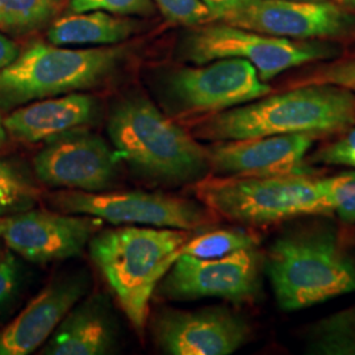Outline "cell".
<instances>
[{
  "label": "cell",
  "mask_w": 355,
  "mask_h": 355,
  "mask_svg": "<svg viewBox=\"0 0 355 355\" xmlns=\"http://www.w3.org/2000/svg\"><path fill=\"white\" fill-rule=\"evenodd\" d=\"M354 123L353 91L313 83L211 114L193 127L192 136L215 142L295 133L318 136Z\"/></svg>",
  "instance_id": "1"
},
{
  "label": "cell",
  "mask_w": 355,
  "mask_h": 355,
  "mask_svg": "<svg viewBox=\"0 0 355 355\" xmlns=\"http://www.w3.org/2000/svg\"><path fill=\"white\" fill-rule=\"evenodd\" d=\"M265 270L283 311H299L355 292V261L336 230L309 224L279 236Z\"/></svg>",
  "instance_id": "2"
},
{
  "label": "cell",
  "mask_w": 355,
  "mask_h": 355,
  "mask_svg": "<svg viewBox=\"0 0 355 355\" xmlns=\"http://www.w3.org/2000/svg\"><path fill=\"white\" fill-rule=\"evenodd\" d=\"M107 130L129 167L154 183H196L211 171L207 148L142 96L117 103Z\"/></svg>",
  "instance_id": "3"
},
{
  "label": "cell",
  "mask_w": 355,
  "mask_h": 355,
  "mask_svg": "<svg viewBox=\"0 0 355 355\" xmlns=\"http://www.w3.org/2000/svg\"><path fill=\"white\" fill-rule=\"evenodd\" d=\"M192 230L173 228L105 229L94 234L89 255L140 334L158 283L174 265Z\"/></svg>",
  "instance_id": "4"
},
{
  "label": "cell",
  "mask_w": 355,
  "mask_h": 355,
  "mask_svg": "<svg viewBox=\"0 0 355 355\" xmlns=\"http://www.w3.org/2000/svg\"><path fill=\"white\" fill-rule=\"evenodd\" d=\"M125 54L123 48L67 49L36 42L0 70V110L99 86Z\"/></svg>",
  "instance_id": "5"
},
{
  "label": "cell",
  "mask_w": 355,
  "mask_h": 355,
  "mask_svg": "<svg viewBox=\"0 0 355 355\" xmlns=\"http://www.w3.org/2000/svg\"><path fill=\"white\" fill-rule=\"evenodd\" d=\"M196 198L212 212L245 225H270L297 216L329 214L318 179L205 177L193 183Z\"/></svg>",
  "instance_id": "6"
},
{
  "label": "cell",
  "mask_w": 355,
  "mask_h": 355,
  "mask_svg": "<svg viewBox=\"0 0 355 355\" xmlns=\"http://www.w3.org/2000/svg\"><path fill=\"white\" fill-rule=\"evenodd\" d=\"M180 54L196 64L223 58L246 60L267 82L292 67L330 60L338 51L320 41L274 37L240 26L216 24L193 31L182 42Z\"/></svg>",
  "instance_id": "7"
},
{
  "label": "cell",
  "mask_w": 355,
  "mask_h": 355,
  "mask_svg": "<svg viewBox=\"0 0 355 355\" xmlns=\"http://www.w3.org/2000/svg\"><path fill=\"white\" fill-rule=\"evenodd\" d=\"M257 69L246 60L223 58L198 67L164 73L158 80L161 102L171 114H214L270 94Z\"/></svg>",
  "instance_id": "8"
},
{
  "label": "cell",
  "mask_w": 355,
  "mask_h": 355,
  "mask_svg": "<svg viewBox=\"0 0 355 355\" xmlns=\"http://www.w3.org/2000/svg\"><path fill=\"white\" fill-rule=\"evenodd\" d=\"M51 202L64 214L94 216L114 225H149L193 232L212 223L211 211L203 205L178 196L142 191H58L51 195Z\"/></svg>",
  "instance_id": "9"
},
{
  "label": "cell",
  "mask_w": 355,
  "mask_h": 355,
  "mask_svg": "<svg viewBox=\"0 0 355 355\" xmlns=\"http://www.w3.org/2000/svg\"><path fill=\"white\" fill-rule=\"evenodd\" d=\"M263 263L257 248L216 259L180 254L157 290L175 302L220 297L236 304L248 303L259 295Z\"/></svg>",
  "instance_id": "10"
},
{
  "label": "cell",
  "mask_w": 355,
  "mask_h": 355,
  "mask_svg": "<svg viewBox=\"0 0 355 355\" xmlns=\"http://www.w3.org/2000/svg\"><path fill=\"white\" fill-rule=\"evenodd\" d=\"M120 157L101 136L79 127L46 141L33 166L38 179L51 187L99 192L119 177Z\"/></svg>",
  "instance_id": "11"
},
{
  "label": "cell",
  "mask_w": 355,
  "mask_h": 355,
  "mask_svg": "<svg viewBox=\"0 0 355 355\" xmlns=\"http://www.w3.org/2000/svg\"><path fill=\"white\" fill-rule=\"evenodd\" d=\"M250 331L248 321L225 306L161 309L153 321L155 343L170 355L232 354L249 341Z\"/></svg>",
  "instance_id": "12"
},
{
  "label": "cell",
  "mask_w": 355,
  "mask_h": 355,
  "mask_svg": "<svg viewBox=\"0 0 355 355\" xmlns=\"http://www.w3.org/2000/svg\"><path fill=\"white\" fill-rule=\"evenodd\" d=\"M223 21L267 36L291 40L337 37L355 29L353 15L325 0H248Z\"/></svg>",
  "instance_id": "13"
},
{
  "label": "cell",
  "mask_w": 355,
  "mask_h": 355,
  "mask_svg": "<svg viewBox=\"0 0 355 355\" xmlns=\"http://www.w3.org/2000/svg\"><path fill=\"white\" fill-rule=\"evenodd\" d=\"M102 224L94 216L24 211L7 217L1 236L15 253L46 263L80 255Z\"/></svg>",
  "instance_id": "14"
},
{
  "label": "cell",
  "mask_w": 355,
  "mask_h": 355,
  "mask_svg": "<svg viewBox=\"0 0 355 355\" xmlns=\"http://www.w3.org/2000/svg\"><path fill=\"white\" fill-rule=\"evenodd\" d=\"M315 139L316 135L295 133L217 141L207 148L211 171L220 177H312L306 154Z\"/></svg>",
  "instance_id": "15"
},
{
  "label": "cell",
  "mask_w": 355,
  "mask_h": 355,
  "mask_svg": "<svg viewBox=\"0 0 355 355\" xmlns=\"http://www.w3.org/2000/svg\"><path fill=\"white\" fill-rule=\"evenodd\" d=\"M87 288L89 280L80 274L53 280L12 322L0 330V355H28L37 350L87 293Z\"/></svg>",
  "instance_id": "16"
},
{
  "label": "cell",
  "mask_w": 355,
  "mask_h": 355,
  "mask_svg": "<svg viewBox=\"0 0 355 355\" xmlns=\"http://www.w3.org/2000/svg\"><path fill=\"white\" fill-rule=\"evenodd\" d=\"M96 111L92 96L70 92L15 110L3 120V125L13 139L36 144L89 124Z\"/></svg>",
  "instance_id": "17"
},
{
  "label": "cell",
  "mask_w": 355,
  "mask_h": 355,
  "mask_svg": "<svg viewBox=\"0 0 355 355\" xmlns=\"http://www.w3.org/2000/svg\"><path fill=\"white\" fill-rule=\"evenodd\" d=\"M114 345L116 329L108 302L103 295H92L70 309L40 354H110Z\"/></svg>",
  "instance_id": "18"
},
{
  "label": "cell",
  "mask_w": 355,
  "mask_h": 355,
  "mask_svg": "<svg viewBox=\"0 0 355 355\" xmlns=\"http://www.w3.org/2000/svg\"><path fill=\"white\" fill-rule=\"evenodd\" d=\"M135 24L112 13L87 11L57 19L48 31V40L57 46L114 45L132 36Z\"/></svg>",
  "instance_id": "19"
},
{
  "label": "cell",
  "mask_w": 355,
  "mask_h": 355,
  "mask_svg": "<svg viewBox=\"0 0 355 355\" xmlns=\"http://www.w3.org/2000/svg\"><path fill=\"white\" fill-rule=\"evenodd\" d=\"M304 343L308 354L355 355V305L312 322Z\"/></svg>",
  "instance_id": "20"
},
{
  "label": "cell",
  "mask_w": 355,
  "mask_h": 355,
  "mask_svg": "<svg viewBox=\"0 0 355 355\" xmlns=\"http://www.w3.org/2000/svg\"><path fill=\"white\" fill-rule=\"evenodd\" d=\"M64 0H0V32L26 35L48 24Z\"/></svg>",
  "instance_id": "21"
},
{
  "label": "cell",
  "mask_w": 355,
  "mask_h": 355,
  "mask_svg": "<svg viewBox=\"0 0 355 355\" xmlns=\"http://www.w3.org/2000/svg\"><path fill=\"white\" fill-rule=\"evenodd\" d=\"M257 246L258 239L250 232L243 229H217L199 236H192L182 246L180 254L203 259H216Z\"/></svg>",
  "instance_id": "22"
},
{
  "label": "cell",
  "mask_w": 355,
  "mask_h": 355,
  "mask_svg": "<svg viewBox=\"0 0 355 355\" xmlns=\"http://www.w3.org/2000/svg\"><path fill=\"white\" fill-rule=\"evenodd\" d=\"M38 190L8 162L0 159V217L31 209Z\"/></svg>",
  "instance_id": "23"
},
{
  "label": "cell",
  "mask_w": 355,
  "mask_h": 355,
  "mask_svg": "<svg viewBox=\"0 0 355 355\" xmlns=\"http://www.w3.org/2000/svg\"><path fill=\"white\" fill-rule=\"evenodd\" d=\"M318 189L329 212L349 224H355V171L318 179Z\"/></svg>",
  "instance_id": "24"
},
{
  "label": "cell",
  "mask_w": 355,
  "mask_h": 355,
  "mask_svg": "<svg viewBox=\"0 0 355 355\" xmlns=\"http://www.w3.org/2000/svg\"><path fill=\"white\" fill-rule=\"evenodd\" d=\"M74 12L103 11L123 16H148L154 12L152 0H70Z\"/></svg>",
  "instance_id": "25"
},
{
  "label": "cell",
  "mask_w": 355,
  "mask_h": 355,
  "mask_svg": "<svg viewBox=\"0 0 355 355\" xmlns=\"http://www.w3.org/2000/svg\"><path fill=\"white\" fill-rule=\"evenodd\" d=\"M166 17L182 26H198L212 15L202 0H153Z\"/></svg>",
  "instance_id": "26"
},
{
  "label": "cell",
  "mask_w": 355,
  "mask_h": 355,
  "mask_svg": "<svg viewBox=\"0 0 355 355\" xmlns=\"http://www.w3.org/2000/svg\"><path fill=\"white\" fill-rule=\"evenodd\" d=\"M334 85L343 89H350L355 94V60L334 62L318 67L313 73L299 80V86L303 85Z\"/></svg>",
  "instance_id": "27"
},
{
  "label": "cell",
  "mask_w": 355,
  "mask_h": 355,
  "mask_svg": "<svg viewBox=\"0 0 355 355\" xmlns=\"http://www.w3.org/2000/svg\"><path fill=\"white\" fill-rule=\"evenodd\" d=\"M313 159L327 165L350 166L355 168V128L340 140L321 148Z\"/></svg>",
  "instance_id": "28"
},
{
  "label": "cell",
  "mask_w": 355,
  "mask_h": 355,
  "mask_svg": "<svg viewBox=\"0 0 355 355\" xmlns=\"http://www.w3.org/2000/svg\"><path fill=\"white\" fill-rule=\"evenodd\" d=\"M17 282V266L11 255L0 259V305L12 293Z\"/></svg>",
  "instance_id": "29"
},
{
  "label": "cell",
  "mask_w": 355,
  "mask_h": 355,
  "mask_svg": "<svg viewBox=\"0 0 355 355\" xmlns=\"http://www.w3.org/2000/svg\"><path fill=\"white\" fill-rule=\"evenodd\" d=\"M202 1L208 7L209 12L212 15V19H218L223 21L228 15L241 8L248 0H202Z\"/></svg>",
  "instance_id": "30"
},
{
  "label": "cell",
  "mask_w": 355,
  "mask_h": 355,
  "mask_svg": "<svg viewBox=\"0 0 355 355\" xmlns=\"http://www.w3.org/2000/svg\"><path fill=\"white\" fill-rule=\"evenodd\" d=\"M19 54L20 49L16 45V42H13L12 40L7 37L6 35L0 33V70L12 64L19 57Z\"/></svg>",
  "instance_id": "31"
},
{
  "label": "cell",
  "mask_w": 355,
  "mask_h": 355,
  "mask_svg": "<svg viewBox=\"0 0 355 355\" xmlns=\"http://www.w3.org/2000/svg\"><path fill=\"white\" fill-rule=\"evenodd\" d=\"M6 141H7V130L3 125V119L0 116V148L6 144Z\"/></svg>",
  "instance_id": "32"
},
{
  "label": "cell",
  "mask_w": 355,
  "mask_h": 355,
  "mask_svg": "<svg viewBox=\"0 0 355 355\" xmlns=\"http://www.w3.org/2000/svg\"><path fill=\"white\" fill-rule=\"evenodd\" d=\"M338 4L347 8H355V0H336Z\"/></svg>",
  "instance_id": "33"
},
{
  "label": "cell",
  "mask_w": 355,
  "mask_h": 355,
  "mask_svg": "<svg viewBox=\"0 0 355 355\" xmlns=\"http://www.w3.org/2000/svg\"><path fill=\"white\" fill-rule=\"evenodd\" d=\"M6 224H7V217H0V236L6 229Z\"/></svg>",
  "instance_id": "34"
},
{
  "label": "cell",
  "mask_w": 355,
  "mask_h": 355,
  "mask_svg": "<svg viewBox=\"0 0 355 355\" xmlns=\"http://www.w3.org/2000/svg\"><path fill=\"white\" fill-rule=\"evenodd\" d=\"M295 1H324V0H295Z\"/></svg>",
  "instance_id": "35"
}]
</instances>
